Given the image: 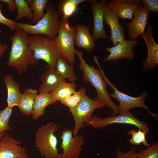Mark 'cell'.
Segmentation results:
<instances>
[{
  "label": "cell",
  "mask_w": 158,
  "mask_h": 158,
  "mask_svg": "<svg viewBox=\"0 0 158 158\" xmlns=\"http://www.w3.org/2000/svg\"><path fill=\"white\" fill-rule=\"evenodd\" d=\"M75 32L74 41L76 46L91 53L94 50L95 43L89 32V27L85 25L77 24L75 26Z\"/></svg>",
  "instance_id": "19"
},
{
  "label": "cell",
  "mask_w": 158,
  "mask_h": 158,
  "mask_svg": "<svg viewBox=\"0 0 158 158\" xmlns=\"http://www.w3.org/2000/svg\"><path fill=\"white\" fill-rule=\"evenodd\" d=\"M86 88L81 87L77 91L63 99L60 102L61 104L68 107L69 109L75 108L86 95Z\"/></svg>",
  "instance_id": "27"
},
{
  "label": "cell",
  "mask_w": 158,
  "mask_h": 158,
  "mask_svg": "<svg viewBox=\"0 0 158 158\" xmlns=\"http://www.w3.org/2000/svg\"><path fill=\"white\" fill-rule=\"evenodd\" d=\"M9 40L11 42L7 65L15 68L17 73H25L29 66H34L39 62L34 56V52L28 42V35L22 29L17 27Z\"/></svg>",
  "instance_id": "1"
},
{
  "label": "cell",
  "mask_w": 158,
  "mask_h": 158,
  "mask_svg": "<svg viewBox=\"0 0 158 158\" xmlns=\"http://www.w3.org/2000/svg\"><path fill=\"white\" fill-rule=\"evenodd\" d=\"M137 40H122L115 46L111 47H106L105 51L109 53L107 57L103 60L104 61H116L121 59L131 60L134 57L133 49L137 45Z\"/></svg>",
  "instance_id": "13"
},
{
  "label": "cell",
  "mask_w": 158,
  "mask_h": 158,
  "mask_svg": "<svg viewBox=\"0 0 158 158\" xmlns=\"http://www.w3.org/2000/svg\"><path fill=\"white\" fill-rule=\"evenodd\" d=\"M143 6L141 0H111L106 7L122 20H131L134 13Z\"/></svg>",
  "instance_id": "11"
},
{
  "label": "cell",
  "mask_w": 158,
  "mask_h": 158,
  "mask_svg": "<svg viewBox=\"0 0 158 158\" xmlns=\"http://www.w3.org/2000/svg\"><path fill=\"white\" fill-rule=\"evenodd\" d=\"M7 4V8L11 13H14L17 9L15 1L13 0H0Z\"/></svg>",
  "instance_id": "35"
},
{
  "label": "cell",
  "mask_w": 158,
  "mask_h": 158,
  "mask_svg": "<svg viewBox=\"0 0 158 158\" xmlns=\"http://www.w3.org/2000/svg\"><path fill=\"white\" fill-rule=\"evenodd\" d=\"M116 158H137V152L133 147L127 152L122 151L118 147L116 149Z\"/></svg>",
  "instance_id": "34"
},
{
  "label": "cell",
  "mask_w": 158,
  "mask_h": 158,
  "mask_svg": "<svg viewBox=\"0 0 158 158\" xmlns=\"http://www.w3.org/2000/svg\"><path fill=\"white\" fill-rule=\"evenodd\" d=\"M12 112V108L7 107L2 110H0V133L11 129L9 121Z\"/></svg>",
  "instance_id": "30"
},
{
  "label": "cell",
  "mask_w": 158,
  "mask_h": 158,
  "mask_svg": "<svg viewBox=\"0 0 158 158\" xmlns=\"http://www.w3.org/2000/svg\"><path fill=\"white\" fill-rule=\"evenodd\" d=\"M75 53L80 60L79 68L82 71L83 81L90 82L96 90L97 95L94 100L111 108L112 111V116H116L118 114V105L111 98L99 69L90 66L87 63L83 57V51L75 49Z\"/></svg>",
  "instance_id": "2"
},
{
  "label": "cell",
  "mask_w": 158,
  "mask_h": 158,
  "mask_svg": "<svg viewBox=\"0 0 158 158\" xmlns=\"http://www.w3.org/2000/svg\"><path fill=\"white\" fill-rule=\"evenodd\" d=\"M3 3L0 1V23L6 25L12 31H15L17 28L16 23L14 21L8 19L3 14L1 8Z\"/></svg>",
  "instance_id": "32"
},
{
  "label": "cell",
  "mask_w": 158,
  "mask_h": 158,
  "mask_svg": "<svg viewBox=\"0 0 158 158\" xmlns=\"http://www.w3.org/2000/svg\"><path fill=\"white\" fill-rule=\"evenodd\" d=\"M143 8L149 13L151 12L158 13V0H141Z\"/></svg>",
  "instance_id": "33"
},
{
  "label": "cell",
  "mask_w": 158,
  "mask_h": 158,
  "mask_svg": "<svg viewBox=\"0 0 158 158\" xmlns=\"http://www.w3.org/2000/svg\"><path fill=\"white\" fill-rule=\"evenodd\" d=\"M76 85L74 83H68L64 80L50 93L55 101H60L76 92Z\"/></svg>",
  "instance_id": "24"
},
{
  "label": "cell",
  "mask_w": 158,
  "mask_h": 158,
  "mask_svg": "<svg viewBox=\"0 0 158 158\" xmlns=\"http://www.w3.org/2000/svg\"><path fill=\"white\" fill-rule=\"evenodd\" d=\"M146 31L141 37L145 42L147 52L146 59L142 62V68L144 71L153 69L158 65V45L153 36V26L147 24Z\"/></svg>",
  "instance_id": "12"
},
{
  "label": "cell",
  "mask_w": 158,
  "mask_h": 158,
  "mask_svg": "<svg viewBox=\"0 0 158 158\" xmlns=\"http://www.w3.org/2000/svg\"><path fill=\"white\" fill-rule=\"evenodd\" d=\"M4 81L7 89V107L12 108L15 106L18 107L22 95L18 83L9 74L4 77Z\"/></svg>",
  "instance_id": "20"
},
{
  "label": "cell",
  "mask_w": 158,
  "mask_h": 158,
  "mask_svg": "<svg viewBox=\"0 0 158 158\" xmlns=\"http://www.w3.org/2000/svg\"><path fill=\"white\" fill-rule=\"evenodd\" d=\"M127 133L130 135L131 137L129 141L131 144L135 145L143 144L149 147H150L149 144L146 140L145 133L140 129L138 130L132 129L128 130Z\"/></svg>",
  "instance_id": "29"
},
{
  "label": "cell",
  "mask_w": 158,
  "mask_h": 158,
  "mask_svg": "<svg viewBox=\"0 0 158 158\" xmlns=\"http://www.w3.org/2000/svg\"><path fill=\"white\" fill-rule=\"evenodd\" d=\"M105 106L103 103L93 100L86 95L75 108L69 109L75 121L74 135H77L81 128L88 125L92 119V113L95 110Z\"/></svg>",
  "instance_id": "8"
},
{
  "label": "cell",
  "mask_w": 158,
  "mask_h": 158,
  "mask_svg": "<svg viewBox=\"0 0 158 158\" xmlns=\"http://www.w3.org/2000/svg\"><path fill=\"white\" fill-rule=\"evenodd\" d=\"M28 44L34 52L35 59L44 61L47 68L55 69L56 61L61 55L53 39L42 35H28Z\"/></svg>",
  "instance_id": "4"
},
{
  "label": "cell",
  "mask_w": 158,
  "mask_h": 158,
  "mask_svg": "<svg viewBox=\"0 0 158 158\" xmlns=\"http://www.w3.org/2000/svg\"><path fill=\"white\" fill-rule=\"evenodd\" d=\"M73 65H70L67 60L61 54L56 61L55 70L64 79H67L71 83H74L77 79L74 74Z\"/></svg>",
  "instance_id": "23"
},
{
  "label": "cell",
  "mask_w": 158,
  "mask_h": 158,
  "mask_svg": "<svg viewBox=\"0 0 158 158\" xmlns=\"http://www.w3.org/2000/svg\"><path fill=\"white\" fill-rule=\"evenodd\" d=\"M6 132H5L3 133H0V140Z\"/></svg>",
  "instance_id": "38"
},
{
  "label": "cell",
  "mask_w": 158,
  "mask_h": 158,
  "mask_svg": "<svg viewBox=\"0 0 158 158\" xmlns=\"http://www.w3.org/2000/svg\"><path fill=\"white\" fill-rule=\"evenodd\" d=\"M58 2V12L62 17L68 19L77 12L78 6L72 3L70 0H60Z\"/></svg>",
  "instance_id": "26"
},
{
  "label": "cell",
  "mask_w": 158,
  "mask_h": 158,
  "mask_svg": "<svg viewBox=\"0 0 158 158\" xmlns=\"http://www.w3.org/2000/svg\"><path fill=\"white\" fill-rule=\"evenodd\" d=\"M17 10L16 20L19 21L24 17L31 20L33 12L30 7L28 5L25 0H15Z\"/></svg>",
  "instance_id": "28"
},
{
  "label": "cell",
  "mask_w": 158,
  "mask_h": 158,
  "mask_svg": "<svg viewBox=\"0 0 158 158\" xmlns=\"http://www.w3.org/2000/svg\"><path fill=\"white\" fill-rule=\"evenodd\" d=\"M91 3L94 21V27L92 35L94 41L99 39L108 38L104 28L103 13L108 1L101 0L98 2L95 0H89Z\"/></svg>",
  "instance_id": "15"
},
{
  "label": "cell",
  "mask_w": 158,
  "mask_h": 158,
  "mask_svg": "<svg viewBox=\"0 0 158 158\" xmlns=\"http://www.w3.org/2000/svg\"><path fill=\"white\" fill-rule=\"evenodd\" d=\"M58 32L54 39L60 54L73 65L75 62V26H70L68 19L62 17Z\"/></svg>",
  "instance_id": "7"
},
{
  "label": "cell",
  "mask_w": 158,
  "mask_h": 158,
  "mask_svg": "<svg viewBox=\"0 0 158 158\" xmlns=\"http://www.w3.org/2000/svg\"><path fill=\"white\" fill-rule=\"evenodd\" d=\"M73 131L67 129L62 131L60 138L62 150L61 158H79L85 143L82 135L73 136Z\"/></svg>",
  "instance_id": "10"
},
{
  "label": "cell",
  "mask_w": 158,
  "mask_h": 158,
  "mask_svg": "<svg viewBox=\"0 0 158 158\" xmlns=\"http://www.w3.org/2000/svg\"><path fill=\"white\" fill-rule=\"evenodd\" d=\"M2 32V31L0 29V35ZM8 48V46L7 45L0 43V62L2 56Z\"/></svg>",
  "instance_id": "36"
},
{
  "label": "cell",
  "mask_w": 158,
  "mask_h": 158,
  "mask_svg": "<svg viewBox=\"0 0 158 158\" xmlns=\"http://www.w3.org/2000/svg\"><path fill=\"white\" fill-rule=\"evenodd\" d=\"M118 19L116 14L105 7L104 11L103 19L105 23L111 28V33L109 39L114 46L125 39V31L119 23Z\"/></svg>",
  "instance_id": "17"
},
{
  "label": "cell",
  "mask_w": 158,
  "mask_h": 158,
  "mask_svg": "<svg viewBox=\"0 0 158 158\" xmlns=\"http://www.w3.org/2000/svg\"><path fill=\"white\" fill-rule=\"evenodd\" d=\"M21 143L6 132L0 140V158H28L26 148L20 146Z\"/></svg>",
  "instance_id": "14"
},
{
  "label": "cell",
  "mask_w": 158,
  "mask_h": 158,
  "mask_svg": "<svg viewBox=\"0 0 158 158\" xmlns=\"http://www.w3.org/2000/svg\"><path fill=\"white\" fill-rule=\"evenodd\" d=\"M149 13L142 7L134 14L131 22L126 24L130 40H137L139 36L144 33L149 18Z\"/></svg>",
  "instance_id": "16"
},
{
  "label": "cell",
  "mask_w": 158,
  "mask_h": 158,
  "mask_svg": "<svg viewBox=\"0 0 158 158\" xmlns=\"http://www.w3.org/2000/svg\"><path fill=\"white\" fill-rule=\"evenodd\" d=\"M57 102L53 98L50 93H39L35 97L32 115L33 119L36 120L44 115L46 108Z\"/></svg>",
  "instance_id": "22"
},
{
  "label": "cell",
  "mask_w": 158,
  "mask_h": 158,
  "mask_svg": "<svg viewBox=\"0 0 158 158\" xmlns=\"http://www.w3.org/2000/svg\"><path fill=\"white\" fill-rule=\"evenodd\" d=\"M115 123L132 125L144 131L146 135L149 132L150 129L147 124L139 120L129 111L115 116L103 118L95 115L88 125L94 128L102 129L109 125Z\"/></svg>",
  "instance_id": "9"
},
{
  "label": "cell",
  "mask_w": 158,
  "mask_h": 158,
  "mask_svg": "<svg viewBox=\"0 0 158 158\" xmlns=\"http://www.w3.org/2000/svg\"><path fill=\"white\" fill-rule=\"evenodd\" d=\"M37 95V91L35 89L29 88L24 90L18 106L23 115L27 117L32 116L34 102Z\"/></svg>",
  "instance_id": "21"
},
{
  "label": "cell",
  "mask_w": 158,
  "mask_h": 158,
  "mask_svg": "<svg viewBox=\"0 0 158 158\" xmlns=\"http://www.w3.org/2000/svg\"><path fill=\"white\" fill-rule=\"evenodd\" d=\"M25 1L28 5L30 7L31 6L32 3V2L33 0H25Z\"/></svg>",
  "instance_id": "37"
},
{
  "label": "cell",
  "mask_w": 158,
  "mask_h": 158,
  "mask_svg": "<svg viewBox=\"0 0 158 158\" xmlns=\"http://www.w3.org/2000/svg\"><path fill=\"white\" fill-rule=\"evenodd\" d=\"M94 61L99 67L103 78L106 84L114 90V93L109 94V95L111 97L117 99L119 102V104L118 105V114L129 111L130 109L133 108H142L145 109L155 119L157 118L158 114L150 111L149 107L144 102L145 100L148 96L146 92H143L137 97H134L121 92L107 78L100 67L98 59H95Z\"/></svg>",
  "instance_id": "6"
},
{
  "label": "cell",
  "mask_w": 158,
  "mask_h": 158,
  "mask_svg": "<svg viewBox=\"0 0 158 158\" xmlns=\"http://www.w3.org/2000/svg\"><path fill=\"white\" fill-rule=\"evenodd\" d=\"M45 15L34 25L16 23L17 27L23 29L28 35H42L54 39L59 31L60 24L59 15L55 7L48 3Z\"/></svg>",
  "instance_id": "3"
},
{
  "label": "cell",
  "mask_w": 158,
  "mask_h": 158,
  "mask_svg": "<svg viewBox=\"0 0 158 158\" xmlns=\"http://www.w3.org/2000/svg\"><path fill=\"white\" fill-rule=\"evenodd\" d=\"M41 83L39 93H49L65 80L56 72L55 69L47 68L40 76Z\"/></svg>",
  "instance_id": "18"
},
{
  "label": "cell",
  "mask_w": 158,
  "mask_h": 158,
  "mask_svg": "<svg viewBox=\"0 0 158 158\" xmlns=\"http://www.w3.org/2000/svg\"><path fill=\"white\" fill-rule=\"evenodd\" d=\"M137 158H158V142L153 143L151 146L140 150Z\"/></svg>",
  "instance_id": "31"
},
{
  "label": "cell",
  "mask_w": 158,
  "mask_h": 158,
  "mask_svg": "<svg viewBox=\"0 0 158 158\" xmlns=\"http://www.w3.org/2000/svg\"><path fill=\"white\" fill-rule=\"evenodd\" d=\"M49 0H33L30 8L33 12L31 21L34 24L37 23L45 15L46 8Z\"/></svg>",
  "instance_id": "25"
},
{
  "label": "cell",
  "mask_w": 158,
  "mask_h": 158,
  "mask_svg": "<svg viewBox=\"0 0 158 158\" xmlns=\"http://www.w3.org/2000/svg\"><path fill=\"white\" fill-rule=\"evenodd\" d=\"M60 126L53 122L39 127L35 134V144L44 158H61L57 148L58 140L54 134Z\"/></svg>",
  "instance_id": "5"
}]
</instances>
